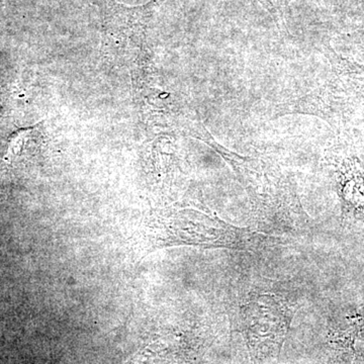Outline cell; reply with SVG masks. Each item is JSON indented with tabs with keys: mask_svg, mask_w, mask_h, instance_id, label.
<instances>
[{
	"mask_svg": "<svg viewBox=\"0 0 364 364\" xmlns=\"http://www.w3.org/2000/svg\"><path fill=\"white\" fill-rule=\"evenodd\" d=\"M294 314L291 306L273 294H260L242 306V328L249 349L258 358L277 355Z\"/></svg>",
	"mask_w": 364,
	"mask_h": 364,
	"instance_id": "6da1fadb",
	"label": "cell"
},
{
	"mask_svg": "<svg viewBox=\"0 0 364 364\" xmlns=\"http://www.w3.org/2000/svg\"><path fill=\"white\" fill-rule=\"evenodd\" d=\"M341 196L344 212L364 221V169L358 161L345 165L341 172Z\"/></svg>",
	"mask_w": 364,
	"mask_h": 364,
	"instance_id": "7a4b0ae2",
	"label": "cell"
}]
</instances>
